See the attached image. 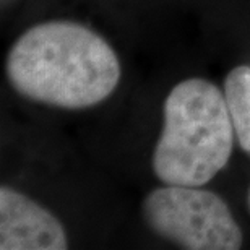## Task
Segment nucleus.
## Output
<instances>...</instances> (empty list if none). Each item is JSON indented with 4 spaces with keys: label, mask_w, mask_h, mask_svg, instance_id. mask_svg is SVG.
Returning a JSON list of instances; mask_svg holds the SVG:
<instances>
[{
    "label": "nucleus",
    "mask_w": 250,
    "mask_h": 250,
    "mask_svg": "<svg viewBox=\"0 0 250 250\" xmlns=\"http://www.w3.org/2000/svg\"><path fill=\"white\" fill-rule=\"evenodd\" d=\"M7 80L20 96L62 109L103 103L121 82V62L106 39L75 21H44L10 47Z\"/></svg>",
    "instance_id": "1"
},
{
    "label": "nucleus",
    "mask_w": 250,
    "mask_h": 250,
    "mask_svg": "<svg viewBox=\"0 0 250 250\" xmlns=\"http://www.w3.org/2000/svg\"><path fill=\"white\" fill-rule=\"evenodd\" d=\"M163 114L154 176L166 186L203 187L226 167L236 138L224 91L203 78L184 80L167 94Z\"/></svg>",
    "instance_id": "2"
},
{
    "label": "nucleus",
    "mask_w": 250,
    "mask_h": 250,
    "mask_svg": "<svg viewBox=\"0 0 250 250\" xmlns=\"http://www.w3.org/2000/svg\"><path fill=\"white\" fill-rule=\"evenodd\" d=\"M149 229L188 250H237L242 229L228 203L203 187L166 186L154 188L142 203Z\"/></svg>",
    "instance_id": "3"
},
{
    "label": "nucleus",
    "mask_w": 250,
    "mask_h": 250,
    "mask_svg": "<svg viewBox=\"0 0 250 250\" xmlns=\"http://www.w3.org/2000/svg\"><path fill=\"white\" fill-rule=\"evenodd\" d=\"M0 249L65 250L62 223L41 205L12 187H0Z\"/></svg>",
    "instance_id": "4"
},
{
    "label": "nucleus",
    "mask_w": 250,
    "mask_h": 250,
    "mask_svg": "<svg viewBox=\"0 0 250 250\" xmlns=\"http://www.w3.org/2000/svg\"><path fill=\"white\" fill-rule=\"evenodd\" d=\"M229 116L239 146L250 156V67H234L224 78Z\"/></svg>",
    "instance_id": "5"
},
{
    "label": "nucleus",
    "mask_w": 250,
    "mask_h": 250,
    "mask_svg": "<svg viewBox=\"0 0 250 250\" xmlns=\"http://www.w3.org/2000/svg\"><path fill=\"white\" fill-rule=\"evenodd\" d=\"M247 207H249V213H250V187H249V193H247Z\"/></svg>",
    "instance_id": "6"
}]
</instances>
